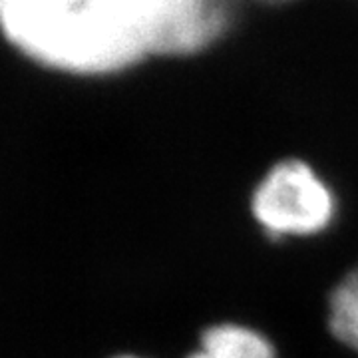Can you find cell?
Segmentation results:
<instances>
[{"label": "cell", "mask_w": 358, "mask_h": 358, "mask_svg": "<svg viewBox=\"0 0 358 358\" xmlns=\"http://www.w3.org/2000/svg\"><path fill=\"white\" fill-rule=\"evenodd\" d=\"M251 209L259 225L275 237L315 235L333 221L334 195L313 167L287 159L257 185Z\"/></svg>", "instance_id": "6da1fadb"}, {"label": "cell", "mask_w": 358, "mask_h": 358, "mask_svg": "<svg viewBox=\"0 0 358 358\" xmlns=\"http://www.w3.org/2000/svg\"><path fill=\"white\" fill-rule=\"evenodd\" d=\"M140 34L148 52H187L217 36L227 0H106Z\"/></svg>", "instance_id": "7a4b0ae2"}, {"label": "cell", "mask_w": 358, "mask_h": 358, "mask_svg": "<svg viewBox=\"0 0 358 358\" xmlns=\"http://www.w3.org/2000/svg\"><path fill=\"white\" fill-rule=\"evenodd\" d=\"M187 358H277L261 333L243 324H215L201 334V345Z\"/></svg>", "instance_id": "3957f363"}, {"label": "cell", "mask_w": 358, "mask_h": 358, "mask_svg": "<svg viewBox=\"0 0 358 358\" xmlns=\"http://www.w3.org/2000/svg\"><path fill=\"white\" fill-rule=\"evenodd\" d=\"M80 0H0V24L13 42L70 13Z\"/></svg>", "instance_id": "277c9868"}, {"label": "cell", "mask_w": 358, "mask_h": 358, "mask_svg": "<svg viewBox=\"0 0 358 358\" xmlns=\"http://www.w3.org/2000/svg\"><path fill=\"white\" fill-rule=\"evenodd\" d=\"M331 333L358 352V267L336 285L329 301Z\"/></svg>", "instance_id": "5b68a950"}, {"label": "cell", "mask_w": 358, "mask_h": 358, "mask_svg": "<svg viewBox=\"0 0 358 358\" xmlns=\"http://www.w3.org/2000/svg\"><path fill=\"white\" fill-rule=\"evenodd\" d=\"M117 358H138V357H117Z\"/></svg>", "instance_id": "8992f818"}]
</instances>
